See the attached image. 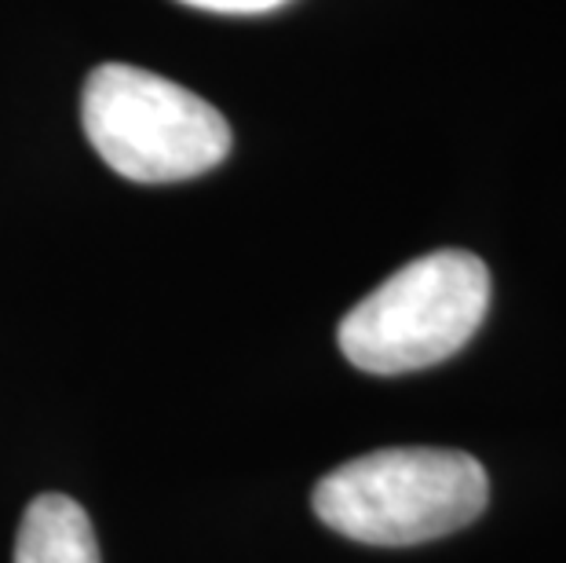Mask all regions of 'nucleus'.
Here are the masks:
<instances>
[{"label": "nucleus", "mask_w": 566, "mask_h": 563, "mask_svg": "<svg viewBox=\"0 0 566 563\" xmlns=\"http://www.w3.org/2000/svg\"><path fill=\"white\" fill-rule=\"evenodd\" d=\"M315 517L366 545H420L461 531L490 501L486 469L446 447H391L318 479Z\"/></svg>", "instance_id": "1"}, {"label": "nucleus", "mask_w": 566, "mask_h": 563, "mask_svg": "<svg viewBox=\"0 0 566 563\" xmlns=\"http://www.w3.org/2000/svg\"><path fill=\"white\" fill-rule=\"evenodd\" d=\"M81 125L95 154L132 184H179L231 154V125L201 95L150 70L103 63L84 81Z\"/></svg>", "instance_id": "2"}, {"label": "nucleus", "mask_w": 566, "mask_h": 563, "mask_svg": "<svg viewBox=\"0 0 566 563\" xmlns=\"http://www.w3.org/2000/svg\"><path fill=\"white\" fill-rule=\"evenodd\" d=\"M490 271L475 253L439 249L406 263L340 322V352L366 374L395 377L457 355L483 326Z\"/></svg>", "instance_id": "3"}, {"label": "nucleus", "mask_w": 566, "mask_h": 563, "mask_svg": "<svg viewBox=\"0 0 566 563\" xmlns=\"http://www.w3.org/2000/svg\"><path fill=\"white\" fill-rule=\"evenodd\" d=\"M15 563H103L88 512L66 494L33 498L15 538Z\"/></svg>", "instance_id": "4"}, {"label": "nucleus", "mask_w": 566, "mask_h": 563, "mask_svg": "<svg viewBox=\"0 0 566 563\" xmlns=\"http://www.w3.org/2000/svg\"><path fill=\"white\" fill-rule=\"evenodd\" d=\"M179 4L201 8V11H220V15H260V11H274L289 4V0H179Z\"/></svg>", "instance_id": "5"}]
</instances>
